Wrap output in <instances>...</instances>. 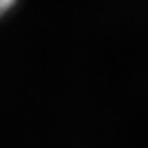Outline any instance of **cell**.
Wrapping results in <instances>:
<instances>
[{
  "instance_id": "cell-1",
  "label": "cell",
  "mask_w": 148,
  "mask_h": 148,
  "mask_svg": "<svg viewBox=\"0 0 148 148\" xmlns=\"http://www.w3.org/2000/svg\"><path fill=\"white\" fill-rule=\"evenodd\" d=\"M14 2L16 0H0V16L8 11V10L14 5Z\"/></svg>"
}]
</instances>
